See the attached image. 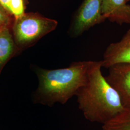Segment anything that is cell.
I'll use <instances>...</instances> for the list:
<instances>
[{"label":"cell","mask_w":130,"mask_h":130,"mask_svg":"<svg viewBox=\"0 0 130 130\" xmlns=\"http://www.w3.org/2000/svg\"><path fill=\"white\" fill-rule=\"evenodd\" d=\"M103 130H130V106L116 118L103 125Z\"/></svg>","instance_id":"9c48e42d"},{"label":"cell","mask_w":130,"mask_h":130,"mask_svg":"<svg viewBox=\"0 0 130 130\" xmlns=\"http://www.w3.org/2000/svg\"><path fill=\"white\" fill-rule=\"evenodd\" d=\"M93 62H74L69 67L57 70L36 68L39 85L31 95L33 103L49 107L56 103L65 104L85 84Z\"/></svg>","instance_id":"7a4b0ae2"},{"label":"cell","mask_w":130,"mask_h":130,"mask_svg":"<svg viewBox=\"0 0 130 130\" xmlns=\"http://www.w3.org/2000/svg\"><path fill=\"white\" fill-rule=\"evenodd\" d=\"M101 63L102 67L107 69L117 64H130V29L119 42L107 47Z\"/></svg>","instance_id":"8992f818"},{"label":"cell","mask_w":130,"mask_h":130,"mask_svg":"<svg viewBox=\"0 0 130 130\" xmlns=\"http://www.w3.org/2000/svg\"><path fill=\"white\" fill-rule=\"evenodd\" d=\"M15 46L9 26L0 28V72L5 63L13 55Z\"/></svg>","instance_id":"ba28073f"},{"label":"cell","mask_w":130,"mask_h":130,"mask_svg":"<svg viewBox=\"0 0 130 130\" xmlns=\"http://www.w3.org/2000/svg\"><path fill=\"white\" fill-rule=\"evenodd\" d=\"M10 11L13 14L14 19H17L24 14V6L23 0H10Z\"/></svg>","instance_id":"30bf717a"},{"label":"cell","mask_w":130,"mask_h":130,"mask_svg":"<svg viewBox=\"0 0 130 130\" xmlns=\"http://www.w3.org/2000/svg\"><path fill=\"white\" fill-rule=\"evenodd\" d=\"M9 14L0 5V28L9 25L11 21Z\"/></svg>","instance_id":"8fae6325"},{"label":"cell","mask_w":130,"mask_h":130,"mask_svg":"<svg viewBox=\"0 0 130 130\" xmlns=\"http://www.w3.org/2000/svg\"><path fill=\"white\" fill-rule=\"evenodd\" d=\"M10 0H0V5H1L8 13L11 14L10 11Z\"/></svg>","instance_id":"7c38bea8"},{"label":"cell","mask_w":130,"mask_h":130,"mask_svg":"<svg viewBox=\"0 0 130 130\" xmlns=\"http://www.w3.org/2000/svg\"><path fill=\"white\" fill-rule=\"evenodd\" d=\"M101 61H93L86 80L76 94L79 109L85 119L103 125L120 115L125 108L116 91L101 72Z\"/></svg>","instance_id":"6da1fadb"},{"label":"cell","mask_w":130,"mask_h":130,"mask_svg":"<svg viewBox=\"0 0 130 130\" xmlns=\"http://www.w3.org/2000/svg\"><path fill=\"white\" fill-rule=\"evenodd\" d=\"M129 1H130V0H126V2H129Z\"/></svg>","instance_id":"4fadbf2b"},{"label":"cell","mask_w":130,"mask_h":130,"mask_svg":"<svg viewBox=\"0 0 130 130\" xmlns=\"http://www.w3.org/2000/svg\"><path fill=\"white\" fill-rule=\"evenodd\" d=\"M108 69L107 82L119 93L124 107H130V64H117Z\"/></svg>","instance_id":"5b68a950"},{"label":"cell","mask_w":130,"mask_h":130,"mask_svg":"<svg viewBox=\"0 0 130 130\" xmlns=\"http://www.w3.org/2000/svg\"><path fill=\"white\" fill-rule=\"evenodd\" d=\"M127 3L126 0H102L103 16L120 25L130 24V5Z\"/></svg>","instance_id":"52a82bcc"},{"label":"cell","mask_w":130,"mask_h":130,"mask_svg":"<svg viewBox=\"0 0 130 130\" xmlns=\"http://www.w3.org/2000/svg\"><path fill=\"white\" fill-rule=\"evenodd\" d=\"M57 21L35 13H24L14 19L13 35L17 46L22 49L31 46L56 29Z\"/></svg>","instance_id":"3957f363"},{"label":"cell","mask_w":130,"mask_h":130,"mask_svg":"<svg viewBox=\"0 0 130 130\" xmlns=\"http://www.w3.org/2000/svg\"><path fill=\"white\" fill-rule=\"evenodd\" d=\"M102 0H84L71 26L70 33L72 36H80L90 28L106 20L102 12Z\"/></svg>","instance_id":"277c9868"}]
</instances>
